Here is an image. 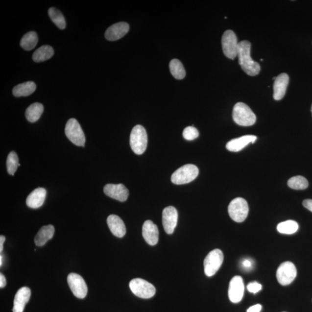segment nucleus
<instances>
[{"label": "nucleus", "mask_w": 312, "mask_h": 312, "mask_svg": "<svg viewBox=\"0 0 312 312\" xmlns=\"http://www.w3.org/2000/svg\"><path fill=\"white\" fill-rule=\"evenodd\" d=\"M251 44L247 41H242L239 44V64L243 72L247 75L254 76L260 73V66L255 62L250 56Z\"/></svg>", "instance_id": "1"}, {"label": "nucleus", "mask_w": 312, "mask_h": 312, "mask_svg": "<svg viewBox=\"0 0 312 312\" xmlns=\"http://www.w3.org/2000/svg\"><path fill=\"white\" fill-rule=\"evenodd\" d=\"M233 118L234 121L240 126H251L256 121L255 114L248 106L243 102H238L235 105Z\"/></svg>", "instance_id": "2"}, {"label": "nucleus", "mask_w": 312, "mask_h": 312, "mask_svg": "<svg viewBox=\"0 0 312 312\" xmlns=\"http://www.w3.org/2000/svg\"><path fill=\"white\" fill-rule=\"evenodd\" d=\"M130 144L133 152L141 155L146 150L147 144V136L145 129L141 125H137L131 131Z\"/></svg>", "instance_id": "3"}, {"label": "nucleus", "mask_w": 312, "mask_h": 312, "mask_svg": "<svg viewBox=\"0 0 312 312\" xmlns=\"http://www.w3.org/2000/svg\"><path fill=\"white\" fill-rule=\"evenodd\" d=\"M199 173L197 167L193 165H186L173 173L171 181L175 185H184L194 181Z\"/></svg>", "instance_id": "4"}, {"label": "nucleus", "mask_w": 312, "mask_h": 312, "mask_svg": "<svg viewBox=\"0 0 312 312\" xmlns=\"http://www.w3.org/2000/svg\"><path fill=\"white\" fill-rule=\"evenodd\" d=\"M228 214L232 219L241 223L245 220L249 213V206L245 199L239 197L233 199L228 206Z\"/></svg>", "instance_id": "5"}, {"label": "nucleus", "mask_w": 312, "mask_h": 312, "mask_svg": "<svg viewBox=\"0 0 312 312\" xmlns=\"http://www.w3.org/2000/svg\"><path fill=\"white\" fill-rule=\"evenodd\" d=\"M65 133L69 140L74 144L78 146H85L86 138L78 121L72 118L67 121L65 128Z\"/></svg>", "instance_id": "6"}, {"label": "nucleus", "mask_w": 312, "mask_h": 312, "mask_svg": "<svg viewBox=\"0 0 312 312\" xmlns=\"http://www.w3.org/2000/svg\"><path fill=\"white\" fill-rule=\"evenodd\" d=\"M223 260V253L220 249H214L209 253L204 262L205 275L208 277L214 276L220 269Z\"/></svg>", "instance_id": "7"}, {"label": "nucleus", "mask_w": 312, "mask_h": 312, "mask_svg": "<svg viewBox=\"0 0 312 312\" xmlns=\"http://www.w3.org/2000/svg\"><path fill=\"white\" fill-rule=\"evenodd\" d=\"M130 288L134 295L144 299L150 298L156 294V288L145 280L136 278L131 281Z\"/></svg>", "instance_id": "8"}, {"label": "nucleus", "mask_w": 312, "mask_h": 312, "mask_svg": "<svg viewBox=\"0 0 312 312\" xmlns=\"http://www.w3.org/2000/svg\"><path fill=\"white\" fill-rule=\"evenodd\" d=\"M239 44L237 37L234 32L228 30L224 32L221 38L223 53L228 59L234 60L238 56Z\"/></svg>", "instance_id": "9"}, {"label": "nucleus", "mask_w": 312, "mask_h": 312, "mask_svg": "<svg viewBox=\"0 0 312 312\" xmlns=\"http://www.w3.org/2000/svg\"><path fill=\"white\" fill-rule=\"evenodd\" d=\"M297 273V269L294 264L286 262L279 266L276 271V278L281 285L288 286L294 281Z\"/></svg>", "instance_id": "10"}, {"label": "nucleus", "mask_w": 312, "mask_h": 312, "mask_svg": "<svg viewBox=\"0 0 312 312\" xmlns=\"http://www.w3.org/2000/svg\"><path fill=\"white\" fill-rule=\"evenodd\" d=\"M67 282L71 290L76 297L83 299L88 294V286L85 280L77 273H72L67 278Z\"/></svg>", "instance_id": "11"}, {"label": "nucleus", "mask_w": 312, "mask_h": 312, "mask_svg": "<svg viewBox=\"0 0 312 312\" xmlns=\"http://www.w3.org/2000/svg\"><path fill=\"white\" fill-rule=\"evenodd\" d=\"M178 213L176 209L172 206L166 207L163 211L162 220L164 229L168 234L174 232L178 223Z\"/></svg>", "instance_id": "12"}, {"label": "nucleus", "mask_w": 312, "mask_h": 312, "mask_svg": "<svg viewBox=\"0 0 312 312\" xmlns=\"http://www.w3.org/2000/svg\"><path fill=\"white\" fill-rule=\"evenodd\" d=\"M244 286L242 277L236 276L231 280L228 288V297L233 303L237 304L243 297Z\"/></svg>", "instance_id": "13"}, {"label": "nucleus", "mask_w": 312, "mask_h": 312, "mask_svg": "<svg viewBox=\"0 0 312 312\" xmlns=\"http://www.w3.org/2000/svg\"><path fill=\"white\" fill-rule=\"evenodd\" d=\"M104 192L106 195L120 202L127 200L129 192L123 184H108L105 186Z\"/></svg>", "instance_id": "14"}, {"label": "nucleus", "mask_w": 312, "mask_h": 312, "mask_svg": "<svg viewBox=\"0 0 312 312\" xmlns=\"http://www.w3.org/2000/svg\"><path fill=\"white\" fill-rule=\"evenodd\" d=\"M143 236L144 240L150 245H156L159 239L158 227L152 221H144L143 227Z\"/></svg>", "instance_id": "15"}, {"label": "nucleus", "mask_w": 312, "mask_h": 312, "mask_svg": "<svg viewBox=\"0 0 312 312\" xmlns=\"http://www.w3.org/2000/svg\"><path fill=\"white\" fill-rule=\"evenodd\" d=\"M289 83V76L287 73H282L276 76L273 83V98L281 100L285 96Z\"/></svg>", "instance_id": "16"}, {"label": "nucleus", "mask_w": 312, "mask_h": 312, "mask_svg": "<svg viewBox=\"0 0 312 312\" xmlns=\"http://www.w3.org/2000/svg\"><path fill=\"white\" fill-rule=\"evenodd\" d=\"M129 29V25L125 22H120L113 24L106 31V39L111 41L120 40L128 33Z\"/></svg>", "instance_id": "17"}, {"label": "nucleus", "mask_w": 312, "mask_h": 312, "mask_svg": "<svg viewBox=\"0 0 312 312\" xmlns=\"http://www.w3.org/2000/svg\"><path fill=\"white\" fill-rule=\"evenodd\" d=\"M31 297L30 289L23 287L19 289L15 295L13 312H23L25 305L27 304Z\"/></svg>", "instance_id": "18"}, {"label": "nucleus", "mask_w": 312, "mask_h": 312, "mask_svg": "<svg viewBox=\"0 0 312 312\" xmlns=\"http://www.w3.org/2000/svg\"><path fill=\"white\" fill-rule=\"evenodd\" d=\"M257 140V137L255 136H244L231 140L226 144L227 149L230 152H238L242 150L247 144H254Z\"/></svg>", "instance_id": "19"}, {"label": "nucleus", "mask_w": 312, "mask_h": 312, "mask_svg": "<svg viewBox=\"0 0 312 312\" xmlns=\"http://www.w3.org/2000/svg\"><path fill=\"white\" fill-rule=\"evenodd\" d=\"M46 195L47 191L44 188H38L35 189L28 196L26 204L30 208H39L44 204Z\"/></svg>", "instance_id": "20"}, {"label": "nucleus", "mask_w": 312, "mask_h": 312, "mask_svg": "<svg viewBox=\"0 0 312 312\" xmlns=\"http://www.w3.org/2000/svg\"><path fill=\"white\" fill-rule=\"evenodd\" d=\"M108 226L114 236L122 238L126 233V228L123 220L115 215H111L107 218Z\"/></svg>", "instance_id": "21"}, {"label": "nucleus", "mask_w": 312, "mask_h": 312, "mask_svg": "<svg viewBox=\"0 0 312 312\" xmlns=\"http://www.w3.org/2000/svg\"><path fill=\"white\" fill-rule=\"evenodd\" d=\"M54 234V228L52 225L43 226L38 231L35 237L34 242L37 246H43L48 240L52 239Z\"/></svg>", "instance_id": "22"}, {"label": "nucleus", "mask_w": 312, "mask_h": 312, "mask_svg": "<svg viewBox=\"0 0 312 312\" xmlns=\"http://www.w3.org/2000/svg\"><path fill=\"white\" fill-rule=\"evenodd\" d=\"M36 90V85L33 82L29 81L16 86L13 89V95L17 97L28 96Z\"/></svg>", "instance_id": "23"}, {"label": "nucleus", "mask_w": 312, "mask_h": 312, "mask_svg": "<svg viewBox=\"0 0 312 312\" xmlns=\"http://www.w3.org/2000/svg\"><path fill=\"white\" fill-rule=\"evenodd\" d=\"M44 112V106L40 103L35 102L29 106L25 111V117L28 121L31 123L39 120Z\"/></svg>", "instance_id": "24"}, {"label": "nucleus", "mask_w": 312, "mask_h": 312, "mask_svg": "<svg viewBox=\"0 0 312 312\" xmlns=\"http://www.w3.org/2000/svg\"><path fill=\"white\" fill-rule=\"evenodd\" d=\"M53 54L54 50L52 48L49 46H44L35 51L33 59L35 62L37 63L44 62L50 59Z\"/></svg>", "instance_id": "25"}, {"label": "nucleus", "mask_w": 312, "mask_h": 312, "mask_svg": "<svg viewBox=\"0 0 312 312\" xmlns=\"http://www.w3.org/2000/svg\"><path fill=\"white\" fill-rule=\"evenodd\" d=\"M38 41V35L35 32H28L22 38L21 46L25 50H30L36 47Z\"/></svg>", "instance_id": "26"}, {"label": "nucleus", "mask_w": 312, "mask_h": 312, "mask_svg": "<svg viewBox=\"0 0 312 312\" xmlns=\"http://www.w3.org/2000/svg\"><path fill=\"white\" fill-rule=\"evenodd\" d=\"M169 70L172 76L176 79H182L186 76V71L181 61L173 59L169 63Z\"/></svg>", "instance_id": "27"}, {"label": "nucleus", "mask_w": 312, "mask_h": 312, "mask_svg": "<svg viewBox=\"0 0 312 312\" xmlns=\"http://www.w3.org/2000/svg\"><path fill=\"white\" fill-rule=\"evenodd\" d=\"M49 17L51 21L56 25V26L60 29L65 28L66 27V23L65 18L63 17L62 12L59 9L54 7H51L48 11Z\"/></svg>", "instance_id": "28"}, {"label": "nucleus", "mask_w": 312, "mask_h": 312, "mask_svg": "<svg viewBox=\"0 0 312 312\" xmlns=\"http://www.w3.org/2000/svg\"><path fill=\"white\" fill-rule=\"evenodd\" d=\"M298 224L294 220L282 222L277 226V230L280 233L288 235L295 233L298 231Z\"/></svg>", "instance_id": "29"}, {"label": "nucleus", "mask_w": 312, "mask_h": 312, "mask_svg": "<svg viewBox=\"0 0 312 312\" xmlns=\"http://www.w3.org/2000/svg\"><path fill=\"white\" fill-rule=\"evenodd\" d=\"M19 163V158L17 153L14 151H12L9 153L7 159H6V168L9 175L14 176V173L18 169V167L20 166Z\"/></svg>", "instance_id": "30"}, {"label": "nucleus", "mask_w": 312, "mask_h": 312, "mask_svg": "<svg viewBox=\"0 0 312 312\" xmlns=\"http://www.w3.org/2000/svg\"><path fill=\"white\" fill-rule=\"evenodd\" d=\"M289 188L295 190H304L308 187L307 179L302 176H296L289 179L288 182Z\"/></svg>", "instance_id": "31"}, {"label": "nucleus", "mask_w": 312, "mask_h": 312, "mask_svg": "<svg viewBox=\"0 0 312 312\" xmlns=\"http://www.w3.org/2000/svg\"><path fill=\"white\" fill-rule=\"evenodd\" d=\"M183 136L186 140H194L199 136L198 131L194 127H187L183 131Z\"/></svg>", "instance_id": "32"}, {"label": "nucleus", "mask_w": 312, "mask_h": 312, "mask_svg": "<svg viewBox=\"0 0 312 312\" xmlns=\"http://www.w3.org/2000/svg\"><path fill=\"white\" fill-rule=\"evenodd\" d=\"M247 289L250 292L253 294H256L262 289V286L259 284L258 282H253L250 283L247 286Z\"/></svg>", "instance_id": "33"}, {"label": "nucleus", "mask_w": 312, "mask_h": 312, "mask_svg": "<svg viewBox=\"0 0 312 312\" xmlns=\"http://www.w3.org/2000/svg\"><path fill=\"white\" fill-rule=\"evenodd\" d=\"M262 309V306L261 305L257 304L249 308L248 310H247V312H260Z\"/></svg>", "instance_id": "34"}, {"label": "nucleus", "mask_w": 312, "mask_h": 312, "mask_svg": "<svg viewBox=\"0 0 312 312\" xmlns=\"http://www.w3.org/2000/svg\"><path fill=\"white\" fill-rule=\"evenodd\" d=\"M304 207L312 212V199H307L303 201Z\"/></svg>", "instance_id": "35"}, {"label": "nucleus", "mask_w": 312, "mask_h": 312, "mask_svg": "<svg viewBox=\"0 0 312 312\" xmlns=\"http://www.w3.org/2000/svg\"><path fill=\"white\" fill-rule=\"evenodd\" d=\"M6 285V281L4 275L0 273V288H4Z\"/></svg>", "instance_id": "36"}, {"label": "nucleus", "mask_w": 312, "mask_h": 312, "mask_svg": "<svg viewBox=\"0 0 312 312\" xmlns=\"http://www.w3.org/2000/svg\"><path fill=\"white\" fill-rule=\"evenodd\" d=\"M242 265L244 267H245V268H250L252 267V263L250 260L246 259L243 260Z\"/></svg>", "instance_id": "37"}, {"label": "nucleus", "mask_w": 312, "mask_h": 312, "mask_svg": "<svg viewBox=\"0 0 312 312\" xmlns=\"http://www.w3.org/2000/svg\"><path fill=\"white\" fill-rule=\"evenodd\" d=\"M5 237L4 236H0V252H2L3 250V244L5 242Z\"/></svg>", "instance_id": "38"}, {"label": "nucleus", "mask_w": 312, "mask_h": 312, "mask_svg": "<svg viewBox=\"0 0 312 312\" xmlns=\"http://www.w3.org/2000/svg\"><path fill=\"white\" fill-rule=\"evenodd\" d=\"M2 256L1 255L0 256V265L2 266Z\"/></svg>", "instance_id": "39"}, {"label": "nucleus", "mask_w": 312, "mask_h": 312, "mask_svg": "<svg viewBox=\"0 0 312 312\" xmlns=\"http://www.w3.org/2000/svg\"><path fill=\"white\" fill-rule=\"evenodd\" d=\"M311 112H312V107H311Z\"/></svg>", "instance_id": "40"}]
</instances>
